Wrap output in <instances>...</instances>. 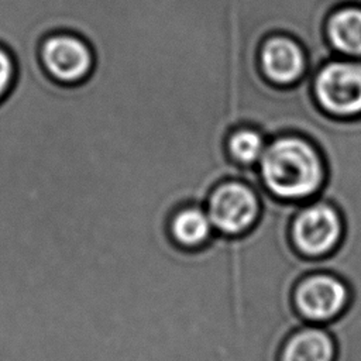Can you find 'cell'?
<instances>
[{"label": "cell", "instance_id": "8fae6325", "mask_svg": "<svg viewBox=\"0 0 361 361\" xmlns=\"http://www.w3.org/2000/svg\"><path fill=\"white\" fill-rule=\"evenodd\" d=\"M230 158L243 166H254L259 162L265 148V135L250 126H243L233 130L226 141Z\"/></svg>", "mask_w": 361, "mask_h": 361}, {"label": "cell", "instance_id": "ba28073f", "mask_svg": "<svg viewBox=\"0 0 361 361\" xmlns=\"http://www.w3.org/2000/svg\"><path fill=\"white\" fill-rule=\"evenodd\" d=\"M336 341L326 326L305 324L283 341L278 361H334Z\"/></svg>", "mask_w": 361, "mask_h": 361}, {"label": "cell", "instance_id": "277c9868", "mask_svg": "<svg viewBox=\"0 0 361 361\" xmlns=\"http://www.w3.org/2000/svg\"><path fill=\"white\" fill-rule=\"evenodd\" d=\"M204 207L217 234L238 237L257 224L261 214V199L252 185L230 179L214 186Z\"/></svg>", "mask_w": 361, "mask_h": 361}, {"label": "cell", "instance_id": "6da1fadb", "mask_svg": "<svg viewBox=\"0 0 361 361\" xmlns=\"http://www.w3.org/2000/svg\"><path fill=\"white\" fill-rule=\"evenodd\" d=\"M264 189L276 200L307 203L326 182V165L319 148L303 135L282 134L265 148L258 168Z\"/></svg>", "mask_w": 361, "mask_h": 361}, {"label": "cell", "instance_id": "52a82bcc", "mask_svg": "<svg viewBox=\"0 0 361 361\" xmlns=\"http://www.w3.org/2000/svg\"><path fill=\"white\" fill-rule=\"evenodd\" d=\"M259 68L264 78L279 87L299 83L307 72V56L293 37L275 34L265 38L259 48Z\"/></svg>", "mask_w": 361, "mask_h": 361}, {"label": "cell", "instance_id": "3957f363", "mask_svg": "<svg viewBox=\"0 0 361 361\" xmlns=\"http://www.w3.org/2000/svg\"><path fill=\"white\" fill-rule=\"evenodd\" d=\"M317 106L338 118L361 116V59H331L322 65L312 83Z\"/></svg>", "mask_w": 361, "mask_h": 361}, {"label": "cell", "instance_id": "30bf717a", "mask_svg": "<svg viewBox=\"0 0 361 361\" xmlns=\"http://www.w3.org/2000/svg\"><path fill=\"white\" fill-rule=\"evenodd\" d=\"M326 35L338 56L361 59V6L334 10L327 18Z\"/></svg>", "mask_w": 361, "mask_h": 361}, {"label": "cell", "instance_id": "7c38bea8", "mask_svg": "<svg viewBox=\"0 0 361 361\" xmlns=\"http://www.w3.org/2000/svg\"><path fill=\"white\" fill-rule=\"evenodd\" d=\"M14 75H16L14 61L11 55L0 47V100L6 96V93L11 87Z\"/></svg>", "mask_w": 361, "mask_h": 361}, {"label": "cell", "instance_id": "8992f818", "mask_svg": "<svg viewBox=\"0 0 361 361\" xmlns=\"http://www.w3.org/2000/svg\"><path fill=\"white\" fill-rule=\"evenodd\" d=\"M48 75L62 85H80L94 68V54L90 44L73 34L48 37L39 52Z\"/></svg>", "mask_w": 361, "mask_h": 361}, {"label": "cell", "instance_id": "7a4b0ae2", "mask_svg": "<svg viewBox=\"0 0 361 361\" xmlns=\"http://www.w3.org/2000/svg\"><path fill=\"white\" fill-rule=\"evenodd\" d=\"M344 235V220L330 202L313 199L303 203L289 226L293 248L306 258L319 259L331 255Z\"/></svg>", "mask_w": 361, "mask_h": 361}, {"label": "cell", "instance_id": "5b68a950", "mask_svg": "<svg viewBox=\"0 0 361 361\" xmlns=\"http://www.w3.org/2000/svg\"><path fill=\"white\" fill-rule=\"evenodd\" d=\"M351 299L347 282L329 271L302 276L293 288L292 302L296 313L309 324L326 326L341 316Z\"/></svg>", "mask_w": 361, "mask_h": 361}, {"label": "cell", "instance_id": "9c48e42d", "mask_svg": "<svg viewBox=\"0 0 361 361\" xmlns=\"http://www.w3.org/2000/svg\"><path fill=\"white\" fill-rule=\"evenodd\" d=\"M168 228L173 243L186 250L204 247L216 234L206 207L199 204H188L175 210Z\"/></svg>", "mask_w": 361, "mask_h": 361}]
</instances>
